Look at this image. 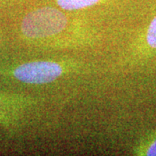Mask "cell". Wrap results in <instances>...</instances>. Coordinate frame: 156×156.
<instances>
[{
  "label": "cell",
  "mask_w": 156,
  "mask_h": 156,
  "mask_svg": "<svg viewBox=\"0 0 156 156\" xmlns=\"http://www.w3.org/2000/svg\"><path fill=\"white\" fill-rule=\"evenodd\" d=\"M72 25L71 19L59 9L46 6L29 12L21 23L22 34L29 40L50 44L62 40Z\"/></svg>",
  "instance_id": "6da1fadb"
},
{
  "label": "cell",
  "mask_w": 156,
  "mask_h": 156,
  "mask_svg": "<svg viewBox=\"0 0 156 156\" xmlns=\"http://www.w3.org/2000/svg\"><path fill=\"white\" fill-rule=\"evenodd\" d=\"M75 68L69 62L38 60L17 65L11 70V76L23 83L42 85L55 82Z\"/></svg>",
  "instance_id": "7a4b0ae2"
},
{
  "label": "cell",
  "mask_w": 156,
  "mask_h": 156,
  "mask_svg": "<svg viewBox=\"0 0 156 156\" xmlns=\"http://www.w3.org/2000/svg\"><path fill=\"white\" fill-rule=\"evenodd\" d=\"M156 54V16L140 34L133 50L135 62L146 61Z\"/></svg>",
  "instance_id": "3957f363"
},
{
  "label": "cell",
  "mask_w": 156,
  "mask_h": 156,
  "mask_svg": "<svg viewBox=\"0 0 156 156\" xmlns=\"http://www.w3.org/2000/svg\"><path fill=\"white\" fill-rule=\"evenodd\" d=\"M108 0H55L57 6L67 11H80L100 5Z\"/></svg>",
  "instance_id": "277c9868"
},
{
  "label": "cell",
  "mask_w": 156,
  "mask_h": 156,
  "mask_svg": "<svg viewBox=\"0 0 156 156\" xmlns=\"http://www.w3.org/2000/svg\"><path fill=\"white\" fill-rule=\"evenodd\" d=\"M134 154L141 156H156V132L147 135L135 146Z\"/></svg>",
  "instance_id": "5b68a950"
},
{
  "label": "cell",
  "mask_w": 156,
  "mask_h": 156,
  "mask_svg": "<svg viewBox=\"0 0 156 156\" xmlns=\"http://www.w3.org/2000/svg\"><path fill=\"white\" fill-rule=\"evenodd\" d=\"M6 101H5V98L4 97H2L1 95H0V110H1V108H3V105L4 104H5Z\"/></svg>",
  "instance_id": "8992f818"
}]
</instances>
